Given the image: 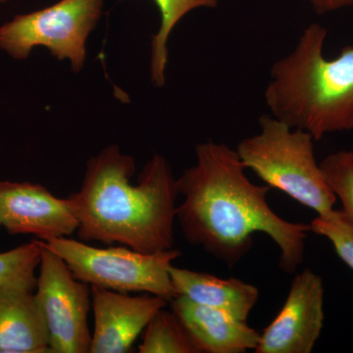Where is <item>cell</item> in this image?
Wrapping results in <instances>:
<instances>
[{"label": "cell", "mask_w": 353, "mask_h": 353, "mask_svg": "<svg viewBox=\"0 0 353 353\" xmlns=\"http://www.w3.org/2000/svg\"><path fill=\"white\" fill-rule=\"evenodd\" d=\"M196 158L176 179L183 196L176 220L188 243L233 268L252 250L253 234L263 233L280 250V268L294 273L303 262L310 225L276 214L267 201L271 188L250 182L230 146L197 143Z\"/></svg>", "instance_id": "6da1fadb"}, {"label": "cell", "mask_w": 353, "mask_h": 353, "mask_svg": "<svg viewBox=\"0 0 353 353\" xmlns=\"http://www.w3.org/2000/svg\"><path fill=\"white\" fill-rule=\"evenodd\" d=\"M131 155L117 145L102 150L87 163L82 187L68 196L83 241L114 243L136 252L174 248L178 181L168 160L155 153L139 174Z\"/></svg>", "instance_id": "7a4b0ae2"}, {"label": "cell", "mask_w": 353, "mask_h": 353, "mask_svg": "<svg viewBox=\"0 0 353 353\" xmlns=\"http://www.w3.org/2000/svg\"><path fill=\"white\" fill-rule=\"evenodd\" d=\"M327 34L324 26L308 25L294 50L272 65L264 92L274 118L307 132L315 141L353 131V46L327 59Z\"/></svg>", "instance_id": "3957f363"}, {"label": "cell", "mask_w": 353, "mask_h": 353, "mask_svg": "<svg viewBox=\"0 0 353 353\" xmlns=\"http://www.w3.org/2000/svg\"><path fill=\"white\" fill-rule=\"evenodd\" d=\"M259 126V134L236 146L245 168L317 216L331 214L338 199L316 160L313 137L269 114L260 117Z\"/></svg>", "instance_id": "277c9868"}, {"label": "cell", "mask_w": 353, "mask_h": 353, "mask_svg": "<svg viewBox=\"0 0 353 353\" xmlns=\"http://www.w3.org/2000/svg\"><path fill=\"white\" fill-rule=\"evenodd\" d=\"M41 241L66 262L78 280L90 285L153 294L169 303L178 296L172 284L170 267L182 252L175 248L148 254L127 246L94 248L68 236Z\"/></svg>", "instance_id": "5b68a950"}, {"label": "cell", "mask_w": 353, "mask_h": 353, "mask_svg": "<svg viewBox=\"0 0 353 353\" xmlns=\"http://www.w3.org/2000/svg\"><path fill=\"white\" fill-rule=\"evenodd\" d=\"M102 6L103 0H60L41 10L16 16L0 27V50L23 60L36 46H44L58 60H68L72 71L79 73Z\"/></svg>", "instance_id": "8992f818"}, {"label": "cell", "mask_w": 353, "mask_h": 353, "mask_svg": "<svg viewBox=\"0 0 353 353\" xmlns=\"http://www.w3.org/2000/svg\"><path fill=\"white\" fill-rule=\"evenodd\" d=\"M39 240V239H38ZM41 246L37 303L43 316L52 353H90L88 328L90 285L78 280L59 255Z\"/></svg>", "instance_id": "52a82bcc"}, {"label": "cell", "mask_w": 353, "mask_h": 353, "mask_svg": "<svg viewBox=\"0 0 353 353\" xmlns=\"http://www.w3.org/2000/svg\"><path fill=\"white\" fill-rule=\"evenodd\" d=\"M323 279L311 269L297 274L284 305L260 334L255 353H310L324 327Z\"/></svg>", "instance_id": "ba28073f"}, {"label": "cell", "mask_w": 353, "mask_h": 353, "mask_svg": "<svg viewBox=\"0 0 353 353\" xmlns=\"http://www.w3.org/2000/svg\"><path fill=\"white\" fill-rule=\"evenodd\" d=\"M0 225L10 234H34L41 241L70 236L79 227L68 199L39 183L9 181H0Z\"/></svg>", "instance_id": "9c48e42d"}, {"label": "cell", "mask_w": 353, "mask_h": 353, "mask_svg": "<svg viewBox=\"0 0 353 353\" xmlns=\"http://www.w3.org/2000/svg\"><path fill=\"white\" fill-rule=\"evenodd\" d=\"M94 316L90 353H127L148 323L169 301L145 294L132 296L90 285Z\"/></svg>", "instance_id": "30bf717a"}, {"label": "cell", "mask_w": 353, "mask_h": 353, "mask_svg": "<svg viewBox=\"0 0 353 353\" xmlns=\"http://www.w3.org/2000/svg\"><path fill=\"white\" fill-rule=\"evenodd\" d=\"M171 309L189 332L201 353H243L254 350L260 334L246 321L222 310L176 296Z\"/></svg>", "instance_id": "8fae6325"}, {"label": "cell", "mask_w": 353, "mask_h": 353, "mask_svg": "<svg viewBox=\"0 0 353 353\" xmlns=\"http://www.w3.org/2000/svg\"><path fill=\"white\" fill-rule=\"evenodd\" d=\"M172 284L178 296L194 303L224 311L246 321L259 299L255 285L239 279H222L210 274L170 267Z\"/></svg>", "instance_id": "7c38bea8"}, {"label": "cell", "mask_w": 353, "mask_h": 353, "mask_svg": "<svg viewBox=\"0 0 353 353\" xmlns=\"http://www.w3.org/2000/svg\"><path fill=\"white\" fill-rule=\"evenodd\" d=\"M0 353H52L34 290L0 292Z\"/></svg>", "instance_id": "4fadbf2b"}, {"label": "cell", "mask_w": 353, "mask_h": 353, "mask_svg": "<svg viewBox=\"0 0 353 353\" xmlns=\"http://www.w3.org/2000/svg\"><path fill=\"white\" fill-rule=\"evenodd\" d=\"M159 9L161 22L152 39L150 79L155 87L162 88L166 83L168 63V39L176 24L187 14L199 8H216L219 0H153Z\"/></svg>", "instance_id": "5bb4252c"}, {"label": "cell", "mask_w": 353, "mask_h": 353, "mask_svg": "<svg viewBox=\"0 0 353 353\" xmlns=\"http://www.w3.org/2000/svg\"><path fill=\"white\" fill-rule=\"evenodd\" d=\"M141 353H201L178 316L166 307L153 316L145 329Z\"/></svg>", "instance_id": "9a60e30c"}, {"label": "cell", "mask_w": 353, "mask_h": 353, "mask_svg": "<svg viewBox=\"0 0 353 353\" xmlns=\"http://www.w3.org/2000/svg\"><path fill=\"white\" fill-rule=\"evenodd\" d=\"M41 246L38 239L0 253V292L36 290V271L41 263Z\"/></svg>", "instance_id": "2e32d148"}, {"label": "cell", "mask_w": 353, "mask_h": 353, "mask_svg": "<svg viewBox=\"0 0 353 353\" xmlns=\"http://www.w3.org/2000/svg\"><path fill=\"white\" fill-rule=\"evenodd\" d=\"M323 173L353 227V150L330 153L320 162Z\"/></svg>", "instance_id": "e0dca14e"}, {"label": "cell", "mask_w": 353, "mask_h": 353, "mask_svg": "<svg viewBox=\"0 0 353 353\" xmlns=\"http://www.w3.org/2000/svg\"><path fill=\"white\" fill-rule=\"evenodd\" d=\"M309 225L312 233L332 243L341 261L353 270V227L341 210H334L327 217L317 216Z\"/></svg>", "instance_id": "ac0fdd59"}, {"label": "cell", "mask_w": 353, "mask_h": 353, "mask_svg": "<svg viewBox=\"0 0 353 353\" xmlns=\"http://www.w3.org/2000/svg\"><path fill=\"white\" fill-rule=\"evenodd\" d=\"M316 13L327 14L353 6V0H307Z\"/></svg>", "instance_id": "d6986e66"}, {"label": "cell", "mask_w": 353, "mask_h": 353, "mask_svg": "<svg viewBox=\"0 0 353 353\" xmlns=\"http://www.w3.org/2000/svg\"><path fill=\"white\" fill-rule=\"evenodd\" d=\"M7 0H0V3H3V2H6Z\"/></svg>", "instance_id": "ffe728a7"}, {"label": "cell", "mask_w": 353, "mask_h": 353, "mask_svg": "<svg viewBox=\"0 0 353 353\" xmlns=\"http://www.w3.org/2000/svg\"><path fill=\"white\" fill-rule=\"evenodd\" d=\"M0 226H1V225H0Z\"/></svg>", "instance_id": "44dd1931"}]
</instances>
